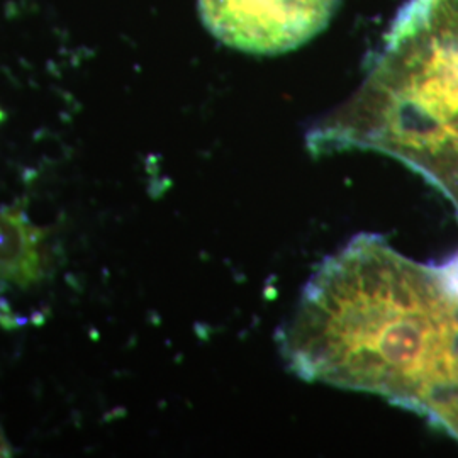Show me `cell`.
<instances>
[{"label":"cell","instance_id":"1","mask_svg":"<svg viewBox=\"0 0 458 458\" xmlns=\"http://www.w3.org/2000/svg\"><path fill=\"white\" fill-rule=\"evenodd\" d=\"M278 346L302 380L374 394L445 429L458 394V291L443 267L363 233L316 270Z\"/></svg>","mask_w":458,"mask_h":458},{"label":"cell","instance_id":"2","mask_svg":"<svg viewBox=\"0 0 458 458\" xmlns=\"http://www.w3.org/2000/svg\"><path fill=\"white\" fill-rule=\"evenodd\" d=\"M312 155L377 151L440 189L458 216V0H408L355 94L312 126Z\"/></svg>","mask_w":458,"mask_h":458},{"label":"cell","instance_id":"3","mask_svg":"<svg viewBox=\"0 0 458 458\" xmlns=\"http://www.w3.org/2000/svg\"><path fill=\"white\" fill-rule=\"evenodd\" d=\"M340 0H199L206 30L229 48L280 55L327 30Z\"/></svg>","mask_w":458,"mask_h":458},{"label":"cell","instance_id":"4","mask_svg":"<svg viewBox=\"0 0 458 458\" xmlns=\"http://www.w3.org/2000/svg\"><path fill=\"white\" fill-rule=\"evenodd\" d=\"M47 272L43 231L16 209H0V284L21 289L38 284Z\"/></svg>","mask_w":458,"mask_h":458},{"label":"cell","instance_id":"5","mask_svg":"<svg viewBox=\"0 0 458 458\" xmlns=\"http://www.w3.org/2000/svg\"><path fill=\"white\" fill-rule=\"evenodd\" d=\"M445 431L450 433L454 438H457L458 440V394L457 401H455V404H454V410L450 412V418H448V423H446Z\"/></svg>","mask_w":458,"mask_h":458},{"label":"cell","instance_id":"6","mask_svg":"<svg viewBox=\"0 0 458 458\" xmlns=\"http://www.w3.org/2000/svg\"><path fill=\"white\" fill-rule=\"evenodd\" d=\"M7 452H9V446H7V443L4 442V437L0 435V457L7 455Z\"/></svg>","mask_w":458,"mask_h":458}]
</instances>
